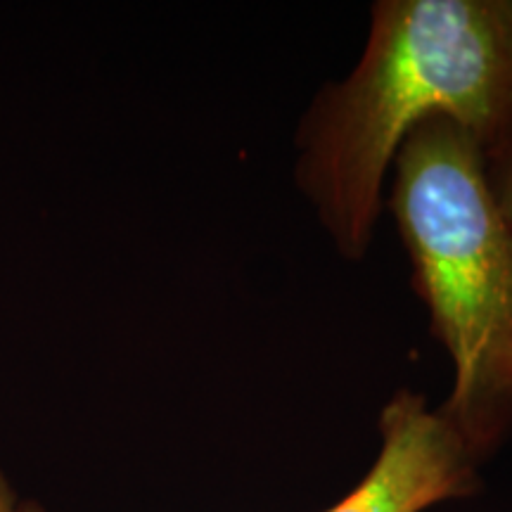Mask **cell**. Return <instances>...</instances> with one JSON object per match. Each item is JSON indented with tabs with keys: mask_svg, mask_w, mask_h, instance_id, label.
Listing matches in <instances>:
<instances>
[{
	"mask_svg": "<svg viewBox=\"0 0 512 512\" xmlns=\"http://www.w3.org/2000/svg\"><path fill=\"white\" fill-rule=\"evenodd\" d=\"M0 512H41L34 503H19L8 484H5L3 475H0Z\"/></svg>",
	"mask_w": 512,
	"mask_h": 512,
	"instance_id": "5b68a950",
	"label": "cell"
},
{
	"mask_svg": "<svg viewBox=\"0 0 512 512\" xmlns=\"http://www.w3.org/2000/svg\"><path fill=\"white\" fill-rule=\"evenodd\" d=\"M484 162L489 188L494 192L498 211H501L505 226L512 235V121L494 150L484 155Z\"/></svg>",
	"mask_w": 512,
	"mask_h": 512,
	"instance_id": "277c9868",
	"label": "cell"
},
{
	"mask_svg": "<svg viewBox=\"0 0 512 512\" xmlns=\"http://www.w3.org/2000/svg\"><path fill=\"white\" fill-rule=\"evenodd\" d=\"M465 128L484 155L512 121L510 0H380L356 67L313 100L297 181L339 254L366 256L396 152L425 121Z\"/></svg>",
	"mask_w": 512,
	"mask_h": 512,
	"instance_id": "6da1fadb",
	"label": "cell"
},
{
	"mask_svg": "<svg viewBox=\"0 0 512 512\" xmlns=\"http://www.w3.org/2000/svg\"><path fill=\"white\" fill-rule=\"evenodd\" d=\"M392 171L389 207L453 363L439 413L482 463L512 434V235L482 147L456 121L420 124Z\"/></svg>",
	"mask_w": 512,
	"mask_h": 512,
	"instance_id": "7a4b0ae2",
	"label": "cell"
},
{
	"mask_svg": "<svg viewBox=\"0 0 512 512\" xmlns=\"http://www.w3.org/2000/svg\"><path fill=\"white\" fill-rule=\"evenodd\" d=\"M380 453L368 475L325 512H425L479 489V460L439 408L401 389L380 415Z\"/></svg>",
	"mask_w": 512,
	"mask_h": 512,
	"instance_id": "3957f363",
	"label": "cell"
}]
</instances>
